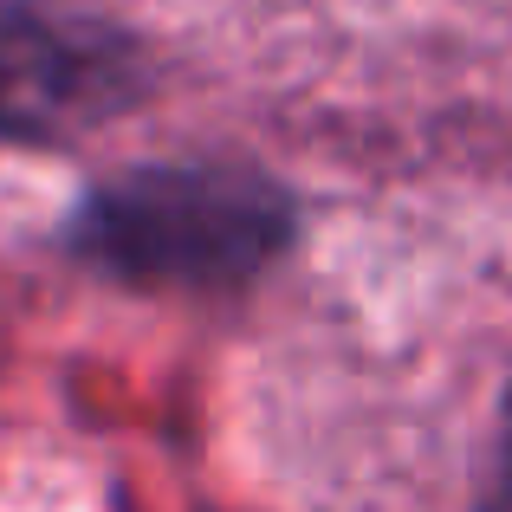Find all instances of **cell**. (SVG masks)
<instances>
[{
    "instance_id": "cell-1",
    "label": "cell",
    "mask_w": 512,
    "mask_h": 512,
    "mask_svg": "<svg viewBox=\"0 0 512 512\" xmlns=\"http://www.w3.org/2000/svg\"><path fill=\"white\" fill-rule=\"evenodd\" d=\"M305 234V208L273 169L240 156H169L91 182L65 214V253L143 292H240Z\"/></svg>"
},
{
    "instance_id": "cell-2",
    "label": "cell",
    "mask_w": 512,
    "mask_h": 512,
    "mask_svg": "<svg viewBox=\"0 0 512 512\" xmlns=\"http://www.w3.org/2000/svg\"><path fill=\"white\" fill-rule=\"evenodd\" d=\"M143 39L117 20L52 0H0V143L72 150L150 98Z\"/></svg>"
},
{
    "instance_id": "cell-3",
    "label": "cell",
    "mask_w": 512,
    "mask_h": 512,
    "mask_svg": "<svg viewBox=\"0 0 512 512\" xmlns=\"http://www.w3.org/2000/svg\"><path fill=\"white\" fill-rule=\"evenodd\" d=\"M480 512H512V389L500 402V435H493L487 487H480Z\"/></svg>"
}]
</instances>
